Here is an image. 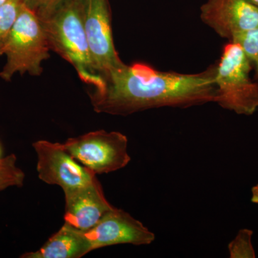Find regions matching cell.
I'll return each instance as SVG.
<instances>
[{"label":"cell","instance_id":"cell-18","mask_svg":"<svg viewBox=\"0 0 258 258\" xmlns=\"http://www.w3.org/2000/svg\"><path fill=\"white\" fill-rule=\"evenodd\" d=\"M247 1L258 8V0H247Z\"/></svg>","mask_w":258,"mask_h":258},{"label":"cell","instance_id":"cell-10","mask_svg":"<svg viewBox=\"0 0 258 258\" xmlns=\"http://www.w3.org/2000/svg\"><path fill=\"white\" fill-rule=\"evenodd\" d=\"M64 194V222L84 232L92 229L114 208L107 201L97 178L89 184Z\"/></svg>","mask_w":258,"mask_h":258},{"label":"cell","instance_id":"cell-3","mask_svg":"<svg viewBox=\"0 0 258 258\" xmlns=\"http://www.w3.org/2000/svg\"><path fill=\"white\" fill-rule=\"evenodd\" d=\"M50 51L41 21L23 5L3 50L7 60L0 78L8 82L17 74L41 76Z\"/></svg>","mask_w":258,"mask_h":258},{"label":"cell","instance_id":"cell-8","mask_svg":"<svg viewBox=\"0 0 258 258\" xmlns=\"http://www.w3.org/2000/svg\"><path fill=\"white\" fill-rule=\"evenodd\" d=\"M200 19L231 41L238 34L258 28V8L247 0H208L200 8Z\"/></svg>","mask_w":258,"mask_h":258},{"label":"cell","instance_id":"cell-9","mask_svg":"<svg viewBox=\"0 0 258 258\" xmlns=\"http://www.w3.org/2000/svg\"><path fill=\"white\" fill-rule=\"evenodd\" d=\"M92 251L120 244H150L155 235L128 212L113 208L91 230L85 232Z\"/></svg>","mask_w":258,"mask_h":258},{"label":"cell","instance_id":"cell-16","mask_svg":"<svg viewBox=\"0 0 258 258\" xmlns=\"http://www.w3.org/2000/svg\"><path fill=\"white\" fill-rule=\"evenodd\" d=\"M61 0H23L24 5L39 18L48 14Z\"/></svg>","mask_w":258,"mask_h":258},{"label":"cell","instance_id":"cell-17","mask_svg":"<svg viewBox=\"0 0 258 258\" xmlns=\"http://www.w3.org/2000/svg\"><path fill=\"white\" fill-rule=\"evenodd\" d=\"M252 192V196H251V202L254 204H257L258 205V184L254 186L251 190Z\"/></svg>","mask_w":258,"mask_h":258},{"label":"cell","instance_id":"cell-7","mask_svg":"<svg viewBox=\"0 0 258 258\" xmlns=\"http://www.w3.org/2000/svg\"><path fill=\"white\" fill-rule=\"evenodd\" d=\"M33 147L37 155L39 178L47 184L58 185L64 193L89 184L97 178L79 164L62 144L40 140L33 144Z\"/></svg>","mask_w":258,"mask_h":258},{"label":"cell","instance_id":"cell-11","mask_svg":"<svg viewBox=\"0 0 258 258\" xmlns=\"http://www.w3.org/2000/svg\"><path fill=\"white\" fill-rule=\"evenodd\" d=\"M92 251L84 231L64 222L40 249L22 254L23 258H80Z\"/></svg>","mask_w":258,"mask_h":258},{"label":"cell","instance_id":"cell-1","mask_svg":"<svg viewBox=\"0 0 258 258\" xmlns=\"http://www.w3.org/2000/svg\"><path fill=\"white\" fill-rule=\"evenodd\" d=\"M216 64L198 74L162 72L149 64H124L90 93L96 113L128 115L162 107L189 108L215 103Z\"/></svg>","mask_w":258,"mask_h":258},{"label":"cell","instance_id":"cell-20","mask_svg":"<svg viewBox=\"0 0 258 258\" xmlns=\"http://www.w3.org/2000/svg\"><path fill=\"white\" fill-rule=\"evenodd\" d=\"M0 155H1V150H0ZM0 159H1V157H0Z\"/></svg>","mask_w":258,"mask_h":258},{"label":"cell","instance_id":"cell-19","mask_svg":"<svg viewBox=\"0 0 258 258\" xmlns=\"http://www.w3.org/2000/svg\"><path fill=\"white\" fill-rule=\"evenodd\" d=\"M6 0H0V5H3Z\"/></svg>","mask_w":258,"mask_h":258},{"label":"cell","instance_id":"cell-5","mask_svg":"<svg viewBox=\"0 0 258 258\" xmlns=\"http://www.w3.org/2000/svg\"><path fill=\"white\" fill-rule=\"evenodd\" d=\"M62 147L94 174H108L128 165V139L120 132L98 130L68 139Z\"/></svg>","mask_w":258,"mask_h":258},{"label":"cell","instance_id":"cell-2","mask_svg":"<svg viewBox=\"0 0 258 258\" xmlns=\"http://www.w3.org/2000/svg\"><path fill=\"white\" fill-rule=\"evenodd\" d=\"M85 0H61L48 14L39 18L51 51L76 69L79 79L95 91L105 81L98 74L90 54L83 25Z\"/></svg>","mask_w":258,"mask_h":258},{"label":"cell","instance_id":"cell-12","mask_svg":"<svg viewBox=\"0 0 258 258\" xmlns=\"http://www.w3.org/2000/svg\"><path fill=\"white\" fill-rule=\"evenodd\" d=\"M23 5V0H6L0 5V57Z\"/></svg>","mask_w":258,"mask_h":258},{"label":"cell","instance_id":"cell-4","mask_svg":"<svg viewBox=\"0 0 258 258\" xmlns=\"http://www.w3.org/2000/svg\"><path fill=\"white\" fill-rule=\"evenodd\" d=\"M251 64L239 44L224 47L215 74V103L224 109L244 115L258 109V81L251 79Z\"/></svg>","mask_w":258,"mask_h":258},{"label":"cell","instance_id":"cell-14","mask_svg":"<svg viewBox=\"0 0 258 258\" xmlns=\"http://www.w3.org/2000/svg\"><path fill=\"white\" fill-rule=\"evenodd\" d=\"M253 232L248 229H242L235 239L228 244L231 258H254L255 252L252 244Z\"/></svg>","mask_w":258,"mask_h":258},{"label":"cell","instance_id":"cell-13","mask_svg":"<svg viewBox=\"0 0 258 258\" xmlns=\"http://www.w3.org/2000/svg\"><path fill=\"white\" fill-rule=\"evenodd\" d=\"M17 157L15 154L0 159V191L10 186H23L25 174L16 165Z\"/></svg>","mask_w":258,"mask_h":258},{"label":"cell","instance_id":"cell-15","mask_svg":"<svg viewBox=\"0 0 258 258\" xmlns=\"http://www.w3.org/2000/svg\"><path fill=\"white\" fill-rule=\"evenodd\" d=\"M230 42H236L242 47L249 62L254 64L258 81V28L238 34Z\"/></svg>","mask_w":258,"mask_h":258},{"label":"cell","instance_id":"cell-6","mask_svg":"<svg viewBox=\"0 0 258 258\" xmlns=\"http://www.w3.org/2000/svg\"><path fill=\"white\" fill-rule=\"evenodd\" d=\"M83 25L90 54L103 79L124 64L115 50L109 0H85Z\"/></svg>","mask_w":258,"mask_h":258}]
</instances>
